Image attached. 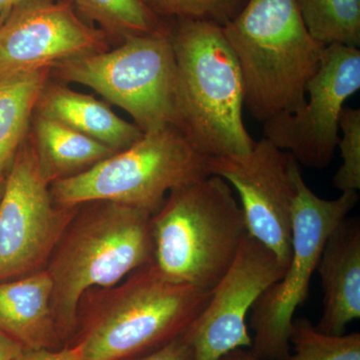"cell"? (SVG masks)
Here are the masks:
<instances>
[{"label":"cell","mask_w":360,"mask_h":360,"mask_svg":"<svg viewBox=\"0 0 360 360\" xmlns=\"http://www.w3.org/2000/svg\"><path fill=\"white\" fill-rule=\"evenodd\" d=\"M34 127L35 149L51 184L79 174L117 153L51 118L37 115Z\"/></svg>","instance_id":"e0dca14e"},{"label":"cell","mask_w":360,"mask_h":360,"mask_svg":"<svg viewBox=\"0 0 360 360\" xmlns=\"http://www.w3.org/2000/svg\"><path fill=\"white\" fill-rule=\"evenodd\" d=\"M212 293L170 283L149 264L123 283L87 291L70 345L84 360H135L184 335Z\"/></svg>","instance_id":"6da1fadb"},{"label":"cell","mask_w":360,"mask_h":360,"mask_svg":"<svg viewBox=\"0 0 360 360\" xmlns=\"http://www.w3.org/2000/svg\"><path fill=\"white\" fill-rule=\"evenodd\" d=\"M105 35L80 20L68 4L30 0L0 21V75L49 70L106 51Z\"/></svg>","instance_id":"4fadbf2b"},{"label":"cell","mask_w":360,"mask_h":360,"mask_svg":"<svg viewBox=\"0 0 360 360\" xmlns=\"http://www.w3.org/2000/svg\"><path fill=\"white\" fill-rule=\"evenodd\" d=\"M135 360H193V349L184 333L160 349Z\"/></svg>","instance_id":"d4e9b609"},{"label":"cell","mask_w":360,"mask_h":360,"mask_svg":"<svg viewBox=\"0 0 360 360\" xmlns=\"http://www.w3.org/2000/svg\"><path fill=\"white\" fill-rule=\"evenodd\" d=\"M323 309L315 328L331 335H345L360 317V221L347 219L329 236L317 265Z\"/></svg>","instance_id":"5bb4252c"},{"label":"cell","mask_w":360,"mask_h":360,"mask_svg":"<svg viewBox=\"0 0 360 360\" xmlns=\"http://www.w3.org/2000/svg\"><path fill=\"white\" fill-rule=\"evenodd\" d=\"M91 205L78 210L45 269L65 345L75 335L78 307L87 291L115 286L153 262L150 213L115 202Z\"/></svg>","instance_id":"3957f363"},{"label":"cell","mask_w":360,"mask_h":360,"mask_svg":"<svg viewBox=\"0 0 360 360\" xmlns=\"http://www.w3.org/2000/svg\"><path fill=\"white\" fill-rule=\"evenodd\" d=\"M238 59L245 106L260 122L295 112L326 45L312 39L295 0H248L222 26Z\"/></svg>","instance_id":"5b68a950"},{"label":"cell","mask_w":360,"mask_h":360,"mask_svg":"<svg viewBox=\"0 0 360 360\" xmlns=\"http://www.w3.org/2000/svg\"><path fill=\"white\" fill-rule=\"evenodd\" d=\"M360 89V51L326 45L321 63L305 86L300 110L264 123V139L304 167L323 169L335 158L345 101Z\"/></svg>","instance_id":"30bf717a"},{"label":"cell","mask_w":360,"mask_h":360,"mask_svg":"<svg viewBox=\"0 0 360 360\" xmlns=\"http://www.w3.org/2000/svg\"><path fill=\"white\" fill-rule=\"evenodd\" d=\"M30 0H0V21L11 13V11L21 4H25Z\"/></svg>","instance_id":"83f0119b"},{"label":"cell","mask_w":360,"mask_h":360,"mask_svg":"<svg viewBox=\"0 0 360 360\" xmlns=\"http://www.w3.org/2000/svg\"><path fill=\"white\" fill-rule=\"evenodd\" d=\"M221 360H260L258 357L255 356L250 350L245 349V348H238V349L233 350L225 355Z\"/></svg>","instance_id":"4316f807"},{"label":"cell","mask_w":360,"mask_h":360,"mask_svg":"<svg viewBox=\"0 0 360 360\" xmlns=\"http://www.w3.org/2000/svg\"><path fill=\"white\" fill-rule=\"evenodd\" d=\"M172 32L175 127L205 158L245 155L255 142L243 123L245 84L222 26L184 20Z\"/></svg>","instance_id":"7a4b0ae2"},{"label":"cell","mask_w":360,"mask_h":360,"mask_svg":"<svg viewBox=\"0 0 360 360\" xmlns=\"http://www.w3.org/2000/svg\"><path fill=\"white\" fill-rule=\"evenodd\" d=\"M248 0H144L155 13L184 20L207 21L224 26L233 20Z\"/></svg>","instance_id":"7402d4cb"},{"label":"cell","mask_w":360,"mask_h":360,"mask_svg":"<svg viewBox=\"0 0 360 360\" xmlns=\"http://www.w3.org/2000/svg\"><path fill=\"white\" fill-rule=\"evenodd\" d=\"M52 288L46 269L0 283V330L30 349L66 347L52 310Z\"/></svg>","instance_id":"9a60e30c"},{"label":"cell","mask_w":360,"mask_h":360,"mask_svg":"<svg viewBox=\"0 0 360 360\" xmlns=\"http://www.w3.org/2000/svg\"><path fill=\"white\" fill-rule=\"evenodd\" d=\"M90 20L123 39L162 30L144 0H75Z\"/></svg>","instance_id":"ffe728a7"},{"label":"cell","mask_w":360,"mask_h":360,"mask_svg":"<svg viewBox=\"0 0 360 360\" xmlns=\"http://www.w3.org/2000/svg\"><path fill=\"white\" fill-rule=\"evenodd\" d=\"M286 266L269 248L246 236L236 259L184 335L193 360H221L238 348H250L246 319L253 304L283 276Z\"/></svg>","instance_id":"7c38bea8"},{"label":"cell","mask_w":360,"mask_h":360,"mask_svg":"<svg viewBox=\"0 0 360 360\" xmlns=\"http://www.w3.org/2000/svg\"><path fill=\"white\" fill-rule=\"evenodd\" d=\"M49 70L0 75V179L25 142Z\"/></svg>","instance_id":"ac0fdd59"},{"label":"cell","mask_w":360,"mask_h":360,"mask_svg":"<svg viewBox=\"0 0 360 360\" xmlns=\"http://www.w3.org/2000/svg\"><path fill=\"white\" fill-rule=\"evenodd\" d=\"M56 75L85 85L134 120L143 134L175 127L176 66L169 32L125 37L117 49L54 65Z\"/></svg>","instance_id":"52a82bcc"},{"label":"cell","mask_w":360,"mask_h":360,"mask_svg":"<svg viewBox=\"0 0 360 360\" xmlns=\"http://www.w3.org/2000/svg\"><path fill=\"white\" fill-rule=\"evenodd\" d=\"M307 32L323 45L360 46V0H295Z\"/></svg>","instance_id":"d6986e66"},{"label":"cell","mask_w":360,"mask_h":360,"mask_svg":"<svg viewBox=\"0 0 360 360\" xmlns=\"http://www.w3.org/2000/svg\"><path fill=\"white\" fill-rule=\"evenodd\" d=\"M35 110L37 115L61 122L115 151L129 148L144 134L108 104L60 84L44 85Z\"/></svg>","instance_id":"2e32d148"},{"label":"cell","mask_w":360,"mask_h":360,"mask_svg":"<svg viewBox=\"0 0 360 360\" xmlns=\"http://www.w3.org/2000/svg\"><path fill=\"white\" fill-rule=\"evenodd\" d=\"M34 146H22L0 198V283L46 269L78 207L54 202Z\"/></svg>","instance_id":"9c48e42d"},{"label":"cell","mask_w":360,"mask_h":360,"mask_svg":"<svg viewBox=\"0 0 360 360\" xmlns=\"http://www.w3.org/2000/svg\"><path fill=\"white\" fill-rule=\"evenodd\" d=\"M340 149L343 162L333 179L335 188L343 191L360 189V110L345 106L340 118Z\"/></svg>","instance_id":"603a6c76"},{"label":"cell","mask_w":360,"mask_h":360,"mask_svg":"<svg viewBox=\"0 0 360 360\" xmlns=\"http://www.w3.org/2000/svg\"><path fill=\"white\" fill-rule=\"evenodd\" d=\"M150 227L158 274L205 293L214 290L248 236L232 187L212 174L170 191Z\"/></svg>","instance_id":"277c9868"},{"label":"cell","mask_w":360,"mask_h":360,"mask_svg":"<svg viewBox=\"0 0 360 360\" xmlns=\"http://www.w3.org/2000/svg\"><path fill=\"white\" fill-rule=\"evenodd\" d=\"M200 155L176 127L144 134L79 174L52 182L56 205L115 202L155 214L170 191L210 175Z\"/></svg>","instance_id":"8992f818"},{"label":"cell","mask_w":360,"mask_h":360,"mask_svg":"<svg viewBox=\"0 0 360 360\" xmlns=\"http://www.w3.org/2000/svg\"><path fill=\"white\" fill-rule=\"evenodd\" d=\"M296 163L264 137L245 155L206 160L210 174L238 191L248 236L269 248L285 266L291 255Z\"/></svg>","instance_id":"8fae6325"},{"label":"cell","mask_w":360,"mask_h":360,"mask_svg":"<svg viewBox=\"0 0 360 360\" xmlns=\"http://www.w3.org/2000/svg\"><path fill=\"white\" fill-rule=\"evenodd\" d=\"M4 179H0V198H1L2 191H4Z\"/></svg>","instance_id":"f1b7e54d"},{"label":"cell","mask_w":360,"mask_h":360,"mask_svg":"<svg viewBox=\"0 0 360 360\" xmlns=\"http://www.w3.org/2000/svg\"><path fill=\"white\" fill-rule=\"evenodd\" d=\"M285 360H360V333L331 335L307 319H293Z\"/></svg>","instance_id":"44dd1931"},{"label":"cell","mask_w":360,"mask_h":360,"mask_svg":"<svg viewBox=\"0 0 360 360\" xmlns=\"http://www.w3.org/2000/svg\"><path fill=\"white\" fill-rule=\"evenodd\" d=\"M291 255L283 276L258 297L250 310L255 331L250 352L260 360H285L290 333L298 307L309 297L312 276L326 240L359 202V191H343L335 200L319 198L303 179L300 163L293 172Z\"/></svg>","instance_id":"ba28073f"},{"label":"cell","mask_w":360,"mask_h":360,"mask_svg":"<svg viewBox=\"0 0 360 360\" xmlns=\"http://www.w3.org/2000/svg\"><path fill=\"white\" fill-rule=\"evenodd\" d=\"M16 360H84V357L78 345H70L56 350L23 348Z\"/></svg>","instance_id":"cb8c5ba5"},{"label":"cell","mask_w":360,"mask_h":360,"mask_svg":"<svg viewBox=\"0 0 360 360\" xmlns=\"http://www.w3.org/2000/svg\"><path fill=\"white\" fill-rule=\"evenodd\" d=\"M25 347L0 330V360H16Z\"/></svg>","instance_id":"484cf974"}]
</instances>
